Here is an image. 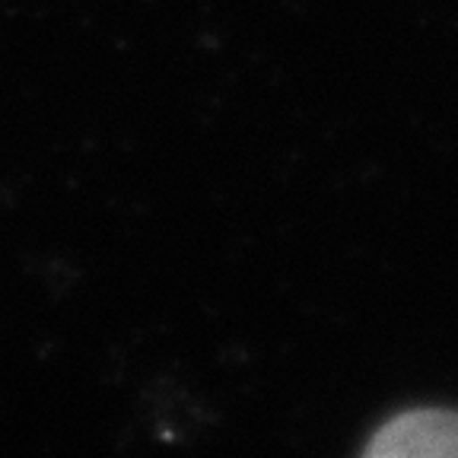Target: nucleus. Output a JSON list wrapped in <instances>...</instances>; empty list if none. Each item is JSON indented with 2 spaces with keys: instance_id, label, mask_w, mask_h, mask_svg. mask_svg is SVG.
<instances>
[{
  "instance_id": "1",
  "label": "nucleus",
  "mask_w": 458,
  "mask_h": 458,
  "mask_svg": "<svg viewBox=\"0 0 458 458\" xmlns=\"http://www.w3.org/2000/svg\"><path fill=\"white\" fill-rule=\"evenodd\" d=\"M369 458H458V411L417 408L372 433Z\"/></svg>"
}]
</instances>
